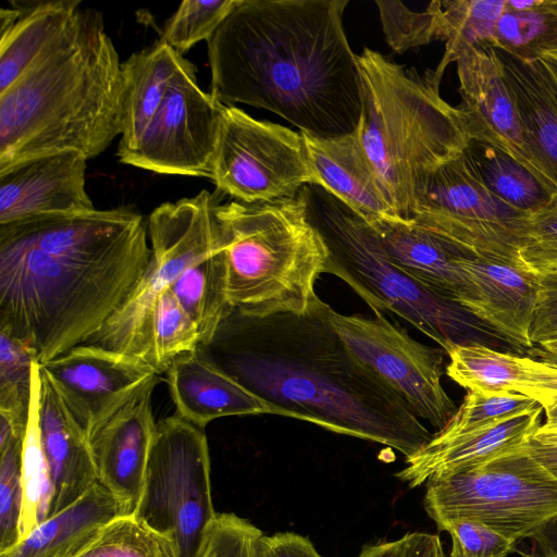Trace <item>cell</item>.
Masks as SVG:
<instances>
[{"label":"cell","mask_w":557,"mask_h":557,"mask_svg":"<svg viewBox=\"0 0 557 557\" xmlns=\"http://www.w3.org/2000/svg\"><path fill=\"white\" fill-rule=\"evenodd\" d=\"M148 239L126 207L0 225V331L39 364L87 343L146 270Z\"/></svg>","instance_id":"6da1fadb"},{"label":"cell","mask_w":557,"mask_h":557,"mask_svg":"<svg viewBox=\"0 0 557 557\" xmlns=\"http://www.w3.org/2000/svg\"><path fill=\"white\" fill-rule=\"evenodd\" d=\"M320 299L302 314L232 309L195 351L284 417L416 455L432 438L410 406L334 332Z\"/></svg>","instance_id":"7a4b0ae2"},{"label":"cell","mask_w":557,"mask_h":557,"mask_svg":"<svg viewBox=\"0 0 557 557\" xmlns=\"http://www.w3.org/2000/svg\"><path fill=\"white\" fill-rule=\"evenodd\" d=\"M348 0H239L207 41L211 95L271 111L318 137L354 132L362 111Z\"/></svg>","instance_id":"3957f363"},{"label":"cell","mask_w":557,"mask_h":557,"mask_svg":"<svg viewBox=\"0 0 557 557\" xmlns=\"http://www.w3.org/2000/svg\"><path fill=\"white\" fill-rule=\"evenodd\" d=\"M123 121L122 62L103 16L81 8L69 27L0 92V172L41 156L102 153Z\"/></svg>","instance_id":"277c9868"},{"label":"cell","mask_w":557,"mask_h":557,"mask_svg":"<svg viewBox=\"0 0 557 557\" xmlns=\"http://www.w3.org/2000/svg\"><path fill=\"white\" fill-rule=\"evenodd\" d=\"M358 63L361 144L394 213L412 219L420 183L469 141L461 115L428 72L422 78L369 48Z\"/></svg>","instance_id":"5b68a950"},{"label":"cell","mask_w":557,"mask_h":557,"mask_svg":"<svg viewBox=\"0 0 557 557\" xmlns=\"http://www.w3.org/2000/svg\"><path fill=\"white\" fill-rule=\"evenodd\" d=\"M214 218L232 309L262 318L302 314L311 308L329 249L301 190L270 202H218Z\"/></svg>","instance_id":"8992f818"},{"label":"cell","mask_w":557,"mask_h":557,"mask_svg":"<svg viewBox=\"0 0 557 557\" xmlns=\"http://www.w3.org/2000/svg\"><path fill=\"white\" fill-rule=\"evenodd\" d=\"M311 222L329 249L325 273L344 281L372 309L388 310L437 343L447 354L480 344L519 354L462 305L414 281L385 255L372 227L319 185L301 189Z\"/></svg>","instance_id":"52a82bcc"},{"label":"cell","mask_w":557,"mask_h":557,"mask_svg":"<svg viewBox=\"0 0 557 557\" xmlns=\"http://www.w3.org/2000/svg\"><path fill=\"white\" fill-rule=\"evenodd\" d=\"M216 203L215 195L201 190L153 209L147 220L151 255L146 270L120 308L85 344L127 355L154 369L152 331L158 300L187 268L216 248Z\"/></svg>","instance_id":"ba28073f"},{"label":"cell","mask_w":557,"mask_h":557,"mask_svg":"<svg viewBox=\"0 0 557 557\" xmlns=\"http://www.w3.org/2000/svg\"><path fill=\"white\" fill-rule=\"evenodd\" d=\"M425 485L424 509L435 523L469 518L515 542L532 539L557 515V476L528 444L470 471L433 474Z\"/></svg>","instance_id":"9c48e42d"},{"label":"cell","mask_w":557,"mask_h":557,"mask_svg":"<svg viewBox=\"0 0 557 557\" xmlns=\"http://www.w3.org/2000/svg\"><path fill=\"white\" fill-rule=\"evenodd\" d=\"M203 429L174 413L157 423L135 518L175 557H199L215 516Z\"/></svg>","instance_id":"30bf717a"},{"label":"cell","mask_w":557,"mask_h":557,"mask_svg":"<svg viewBox=\"0 0 557 557\" xmlns=\"http://www.w3.org/2000/svg\"><path fill=\"white\" fill-rule=\"evenodd\" d=\"M529 216L495 197L460 152L420 183L412 220L471 255L523 264Z\"/></svg>","instance_id":"8fae6325"},{"label":"cell","mask_w":557,"mask_h":557,"mask_svg":"<svg viewBox=\"0 0 557 557\" xmlns=\"http://www.w3.org/2000/svg\"><path fill=\"white\" fill-rule=\"evenodd\" d=\"M211 180L216 191L245 203L293 198L318 185L300 132L235 106L224 110Z\"/></svg>","instance_id":"7c38bea8"},{"label":"cell","mask_w":557,"mask_h":557,"mask_svg":"<svg viewBox=\"0 0 557 557\" xmlns=\"http://www.w3.org/2000/svg\"><path fill=\"white\" fill-rule=\"evenodd\" d=\"M329 321L348 350L395 391L437 432L457 412L442 385L444 349L413 339L381 311L372 317L343 314L327 307Z\"/></svg>","instance_id":"4fadbf2b"},{"label":"cell","mask_w":557,"mask_h":557,"mask_svg":"<svg viewBox=\"0 0 557 557\" xmlns=\"http://www.w3.org/2000/svg\"><path fill=\"white\" fill-rule=\"evenodd\" d=\"M225 104L198 85L187 62L152 121L122 163L159 174L212 178Z\"/></svg>","instance_id":"5bb4252c"},{"label":"cell","mask_w":557,"mask_h":557,"mask_svg":"<svg viewBox=\"0 0 557 557\" xmlns=\"http://www.w3.org/2000/svg\"><path fill=\"white\" fill-rule=\"evenodd\" d=\"M40 366L88 440L160 375L136 358L88 344Z\"/></svg>","instance_id":"9a60e30c"},{"label":"cell","mask_w":557,"mask_h":557,"mask_svg":"<svg viewBox=\"0 0 557 557\" xmlns=\"http://www.w3.org/2000/svg\"><path fill=\"white\" fill-rule=\"evenodd\" d=\"M152 379L90 438L97 481L114 498L120 516H133L138 505L157 422Z\"/></svg>","instance_id":"2e32d148"},{"label":"cell","mask_w":557,"mask_h":557,"mask_svg":"<svg viewBox=\"0 0 557 557\" xmlns=\"http://www.w3.org/2000/svg\"><path fill=\"white\" fill-rule=\"evenodd\" d=\"M87 161L79 152L64 151L0 172V225L94 211L86 190Z\"/></svg>","instance_id":"e0dca14e"},{"label":"cell","mask_w":557,"mask_h":557,"mask_svg":"<svg viewBox=\"0 0 557 557\" xmlns=\"http://www.w3.org/2000/svg\"><path fill=\"white\" fill-rule=\"evenodd\" d=\"M456 63L461 96L458 110L468 138L496 146L536 171L528 156L518 107L496 50L474 48Z\"/></svg>","instance_id":"ac0fdd59"},{"label":"cell","mask_w":557,"mask_h":557,"mask_svg":"<svg viewBox=\"0 0 557 557\" xmlns=\"http://www.w3.org/2000/svg\"><path fill=\"white\" fill-rule=\"evenodd\" d=\"M456 261L475 287V299L468 310L519 354L533 348L530 329L541 275L522 263L498 258L470 255Z\"/></svg>","instance_id":"d6986e66"},{"label":"cell","mask_w":557,"mask_h":557,"mask_svg":"<svg viewBox=\"0 0 557 557\" xmlns=\"http://www.w3.org/2000/svg\"><path fill=\"white\" fill-rule=\"evenodd\" d=\"M34 369L40 443L51 481L49 516H52L77 500L98 481L88 436L42 367L35 362Z\"/></svg>","instance_id":"ffe728a7"},{"label":"cell","mask_w":557,"mask_h":557,"mask_svg":"<svg viewBox=\"0 0 557 557\" xmlns=\"http://www.w3.org/2000/svg\"><path fill=\"white\" fill-rule=\"evenodd\" d=\"M542 407L457 435L433 434L416 455L406 459L397 476L417 487L433 474L470 471L524 447L541 424Z\"/></svg>","instance_id":"44dd1931"},{"label":"cell","mask_w":557,"mask_h":557,"mask_svg":"<svg viewBox=\"0 0 557 557\" xmlns=\"http://www.w3.org/2000/svg\"><path fill=\"white\" fill-rule=\"evenodd\" d=\"M369 225L387 258L414 281L467 309L474 301L475 287L456 261L471 253L412 219L386 216Z\"/></svg>","instance_id":"7402d4cb"},{"label":"cell","mask_w":557,"mask_h":557,"mask_svg":"<svg viewBox=\"0 0 557 557\" xmlns=\"http://www.w3.org/2000/svg\"><path fill=\"white\" fill-rule=\"evenodd\" d=\"M175 413L203 429L230 416L284 413L196 352L175 358L165 371Z\"/></svg>","instance_id":"603a6c76"},{"label":"cell","mask_w":557,"mask_h":557,"mask_svg":"<svg viewBox=\"0 0 557 557\" xmlns=\"http://www.w3.org/2000/svg\"><path fill=\"white\" fill-rule=\"evenodd\" d=\"M301 134L319 186L368 223L397 216L381 189L357 128L326 138Z\"/></svg>","instance_id":"cb8c5ba5"},{"label":"cell","mask_w":557,"mask_h":557,"mask_svg":"<svg viewBox=\"0 0 557 557\" xmlns=\"http://www.w3.org/2000/svg\"><path fill=\"white\" fill-rule=\"evenodd\" d=\"M515 97L533 168L557 188V90L541 58L527 61L495 49Z\"/></svg>","instance_id":"d4e9b609"},{"label":"cell","mask_w":557,"mask_h":557,"mask_svg":"<svg viewBox=\"0 0 557 557\" xmlns=\"http://www.w3.org/2000/svg\"><path fill=\"white\" fill-rule=\"evenodd\" d=\"M79 0L11 2L0 10V92L69 27Z\"/></svg>","instance_id":"484cf974"},{"label":"cell","mask_w":557,"mask_h":557,"mask_svg":"<svg viewBox=\"0 0 557 557\" xmlns=\"http://www.w3.org/2000/svg\"><path fill=\"white\" fill-rule=\"evenodd\" d=\"M187 62L182 53L162 40L134 52L122 62L123 121L117 157L136 145L174 77Z\"/></svg>","instance_id":"4316f807"},{"label":"cell","mask_w":557,"mask_h":557,"mask_svg":"<svg viewBox=\"0 0 557 557\" xmlns=\"http://www.w3.org/2000/svg\"><path fill=\"white\" fill-rule=\"evenodd\" d=\"M120 516L113 496L98 482L77 500L47 517L0 557H66Z\"/></svg>","instance_id":"83f0119b"},{"label":"cell","mask_w":557,"mask_h":557,"mask_svg":"<svg viewBox=\"0 0 557 557\" xmlns=\"http://www.w3.org/2000/svg\"><path fill=\"white\" fill-rule=\"evenodd\" d=\"M462 153L495 197L523 213L541 210L557 194V188L536 171L486 141L469 139Z\"/></svg>","instance_id":"f1b7e54d"},{"label":"cell","mask_w":557,"mask_h":557,"mask_svg":"<svg viewBox=\"0 0 557 557\" xmlns=\"http://www.w3.org/2000/svg\"><path fill=\"white\" fill-rule=\"evenodd\" d=\"M443 41V58L434 71H428L440 86L446 67L474 48H494L496 24L506 0H436Z\"/></svg>","instance_id":"f546056e"},{"label":"cell","mask_w":557,"mask_h":557,"mask_svg":"<svg viewBox=\"0 0 557 557\" xmlns=\"http://www.w3.org/2000/svg\"><path fill=\"white\" fill-rule=\"evenodd\" d=\"M494 49L527 61L539 60L557 49L554 0H506L496 24Z\"/></svg>","instance_id":"4dcf8cb0"},{"label":"cell","mask_w":557,"mask_h":557,"mask_svg":"<svg viewBox=\"0 0 557 557\" xmlns=\"http://www.w3.org/2000/svg\"><path fill=\"white\" fill-rule=\"evenodd\" d=\"M171 290L198 326L200 345L210 342L223 318L232 310L225 295L224 261L219 245L187 268Z\"/></svg>","instance_id":"1f68e13d"},{"label":"cell","mask_w":557,"mask_h":557,"mask_svg":"<svg viewBox=\"0 0 557 557\" xmlns=\"http://www.w3.org/2000/svg\"><path fill=\"white\" fill-rule=\"evenodd\" d=\"M445 373L468 392H516L527 380L522 357L480 344L458 345L448 352Z\"/></svg>","instance_id":"d6a6232c"},{"label":"cell","mask_w":557,"mask_h":557,"mask_svg":"<svg viewBox=\"0 0 557 557\" xmlns=\"http://www.w3.org/2000/svg\"><path fill=\"white\" fill-rule=\"evenodd\" d=\"M35 362L26 345L0 331V416L23 438L29 420Z\"/></svg>","instance_id":"836d02e7"},{"label":"cell","mask_w":557,"mask_h":557,"mask_svg":"<svg viewBox=\"0 0 557 557\" xmlns=\"http://www.w3.org/2000/svg\"><path fill=\"white\" fill-rule=\"evenodd\" d=\"M22 491L20 540L49 516L52 494L49 469L40 443L37 416V382L34 368L29 420L22 449Z\"/></svg>","instance_id":"e575fe53"},{"label":"cell","mask_w":557,"mask_h":557,"mask_svg":"<svg viewBox=\"0 0 557 557\" xmlns=\"http://www.w3.org/2000/svg\"><path fill=\"white\" fill-rule=\"evenodd\" d=\"M66 557H175L170 544L135 516H117Z\"/></svg>","instance_id":"d590c367"},{"label":"cell","mask_w":557,"mask_h":557,"mask_svg":"<svg viewBox=\"0 0 557 557\" xmlns=\"http://www.w3.org/2000/svg\"><path fill=\"white\" fill-rule=\"evenodd\" d=\"M200 342L198 326L169 289L159 298L153 318L156 371L165 373L175 358L195 352Z\"/></svg>","instance_id":"8d00e7d4"},{"label":"cell","mask_w":557,"mask_h":557,"mask_svg":"<svg viewBox=\"0 0 557 557\" xmlns=\"http://www.w3.org/2000/svg\"><path fill=\"white\" fill-rule=\"evenodd\" d=\"M238 2L185 0L165 22L160 40L184 54L199 41H208Z\"/></svg>","instance_id":"74e56055"},{"label":"cell","mask_w":557,"mask_h":557,"mask_svg":"<svg viewBox=\"0 0 557 557\" xmlns=\"http://www.w3.org/2000/svg\"><path fill=\"white\" fill-rule=\"evenodd\" d=\"M388 46L396 53L443 40L436 0L423 12L411 11L400 1H375Z\"/></svg>","instance_id":"f35d334b"},{"label":"cell","mask_w":557,"mask_h":557,"mask_svg":"<svg viewBox=\"0 0 557 557\" xmlns=\"http://www.w3.org/2000/svg\"><path fill=\"white\" fill-rule=\"evenodd\" d=\"M540 407L532 398L516 392H468L461 406L441 431L445 436L466 433Z\"/></svg>","instance_id":"ab89813d"},{"label":"cell","mask_w":557,"mask_h":557,"mask_svg":"<svg viewBox=\"0 0 557 557\" xmlns=\"http://www.w3.org/2000/svg\"><path fill=\"white\" fill-rule=\"evenodd\" d=\"M23 442L24 438L14 436L0 448V553L21 537Z\"/></svg>","instance_id":"60d3db41"},{"label":"cell","mask_w":557,"mask_h":557,"mask_svg":"<svg viewBox=\"0 0 557 557\" xmlns=\"http://www.w3.org/2000/svg\"><path fill=\"white\" fill-rule=\"evenodd\" d=\"M451 539L449 557H507L516 543L485 523L469 518H453L436 523Z\"/></svg>","instance_id":"b9f144b4"},{"label":"cell","mask_w":557,"mask_h":557,"mask_svg":"<svg viewBox=\"0 0 557 557\" xmlns=\"http://www.w3.org/2000/svg\"><path fill=\"white\" fill-rule=\"evenodd\" d=\"M262 531L232 512H218L199 557H259Z\"/></svg>","instance_id":"7bdbcfd3"},{"label":"cell","mask_w":557,"mask_h":557,"mask_svg":"<svg viewBox=\"0 0 557 557\" xmlns=\"http://www.w3.org/2000/svg\"><path fill=\"white\" fill-rule=\"evenodd\" d=\"M520 258L540 275L557 271V194L548 205L530 214Z\"/></svg>","instance_id":"ee69618b"},{"label":"cell","mask_w":557,"mask_h":557,"mask_svg":"<svg viewBox=\"0 0 557 557\" xmlns=\"http://www.w3.org/2000/svg\"><path fill=\"white\" fill-rule=\"evenodd\" d=\"M522 363L527 380L516 393L534 399L545 412V422L534 437L557 440V366L531 357H522Z\"/></svg>","instance_id":"f6af8a7d"},{"label":"cell","mask_w":557,"mask_h":557,"mask_svg":"<svg viewBox=\"0 0 557 557\" xmlns=\"http://www.w3.org/2000/svg\"><path fill=\"white\" fill-rule=\"evenodd\" d=\"M557 336V271L542 274L530 339L533 346Z\"/></svg>","instance_id":"bcb514c9"},{"label":"cell","mask_w":557,"mask_h":557,"mask_svg":"<svg viewBox=\"0 0 557 557\" xmlns=\"http://www.w3.org/2000/svg\"><path fill=\"white\" fill-rule=\"evenodd\" d=\"M259 557H323L312 542L294 532H277L262 535L259 542Z\"/></svg>","instance_id":"7dc6e473"},{"label":"cell","mask_w":557,"mask_h":557,"mask_svg":"<svg viewBox=\"0 0 557 557\" xmlns=\"http://www.w3.org/2000/svg\"><path fill=\"white\" fill-rule=\"evenodd\" d=\"M403 557H446L441 539L424 532L407 533L403 536Z\"/></svg>","instance_id":"c3c4849f"},{"label":"cell","mask_w":557,"mask_h":557,"mask_svg":"<svg viewBox=\"0 0 557 557\" xmlns=\"http://www.w3.org/2000/svg\"><path fill=\"white\" fill-rule=\"evenodd\" d=\"M528 449L544 468L557 476V440L533 436L528 443Z\"/></svg>","instance_id":"681fc988"},{"label":"cell","mask_w":557,"mask_h":557,"mask_svg":"<svg viewBox=\"0 0 557 557\" xmlns=\"http://www.w3.org/2000/svg\"><path fill=\"white\" fill-rule=\"evenodd\" d=\"M532 539L541 548V554L557 557V515L550 518Z\"/></svg>","instance_id":"f907efd6"},{"label":"cell","mask_w":557,"mask_h":557,"mask_svg":"<svg viewBox=\"0 0 557 557\" xmlns=\"http://www.w3.org/2000/svg\"><path fill=\"white\" fill-rule=\"evenodd\" d=\"M403 537L391 542H381L366 546L358 557H403Z\"/></svg>","instance_id":"816d5d0a"},{"label":"cell","mask_w":557,"mask_h":557,"mask_svg":"<svg viewBox=\"0 0 557 557\" xmlns=\"http://www.w3.org/2000/svg\"><path fill=\"white\" fill-rule=\"evenodd\" d=\"M536 360L549 362L557 366V336L549 338L534 346L528 351Z\"/></svg>","instance_id":"f5cc1de1"},{"label":"cell","mask_w":557,"mask_h":557,"mask_svg":"<svg viewBox=\"0 0 557 557\" xmlns=\"http://www.w3.org/2000/svg\"><path fill=\"white\" fill-rule=\"evenodd\" d=\"M543 59H546V60L557 63V49L547 53Z\"/></svg>","instance_id":"db71d44e"},{"label":"cell","mask_w":557,"mask_h":557,"mask_svg":"<svg viewBox=\"0 0 557 557\" xmlns=\"http://www.w3.org/2000/svg\"><path fill=\"white\" fill-rule=\"evenodd\" d=\"M544 60H545V62H546L547 66L549 67V70H550V71L555 74V76L557 77V63L552 62V61L546 60V59H544Z\"/></svg>","instance_id":"11a10c76"},{"label":"cell","mask_w":557,"mask_h":557,"mask_svg":"<svg viewBox=\"0 0 557 557\" xmlns=\"http://www.w3.org/2000/svg\"><path fill=\"white\" fill-rule=\"evenodd\" d=\"M542 59H543V58H542ZM543 60H544V59H543ZM544 63H545V65H546V67H547V70H548V72H549V74H550V76H552V79H553V82H554V84H555V87H556V90H557V77H556V76H555V74L549 70V67L547 66V64H546L545 60H544Z\"/></svg>","instance_id":"9f6ffc18"},{"label":"cell","mask_w":557,"mask_h":557,"mask_svg":"<svg viewBox=\"0 0 557 557\" xmlns=\"http://www.w3.org/2000/svg\"><path fill=\"white\" fill-rule=\"evenodd\" d=\"M525 557H553V556H548V555H544V554H539V555H525Z\"/></svg>","instance_id":"6f0895ef"},{"label":"cell","mask_w":557,"mask_h":557,"mask_svg":"<svg viewBox=\"0 0 557 557\" xmlns=\"http://www.w3.org/2000/svg\"><path fill=\"white\" fill-rule=\"evenodd\" d=\"M554 4H555V7H556V9H557V0H554Z\"/></svg>","instance_id":"680465c9"}]
</instances>
